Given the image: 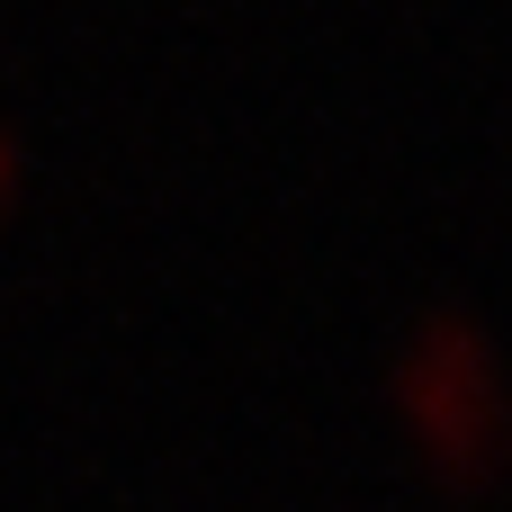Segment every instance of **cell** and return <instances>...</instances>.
<instances>
[{
  "mask_svg": "<svg viewBox=\"0 0 512 512\" xmlns=\"http://www.w3.org/2000/svg\"><path fill=\"white\" fill-rule=\"evenodd\" d=\"M27 180H36V171H27V135L0 117V243H9L18 216H27Z\"/></svg>",
  "mask_w": 512,
  "mask_h": 512,
  "instance_id": "obj_2",
  "label": "cell"
},
{
  "mask_svg": "<svg viewBox=\"0 0 512 512\" xmlns=\"http://www.w3.org/2000/svg\"><path fill=\"white\" fill-rule=\"evenodd\" d=\"M387 432L441 504L512 495V351L477 306H423L378 369Z\"/></svg>",
  "mask_w": 512,
  "mask_h": 512,
  "instance_id": "obj_1",
  "label": "cell"
}]
</instances>
